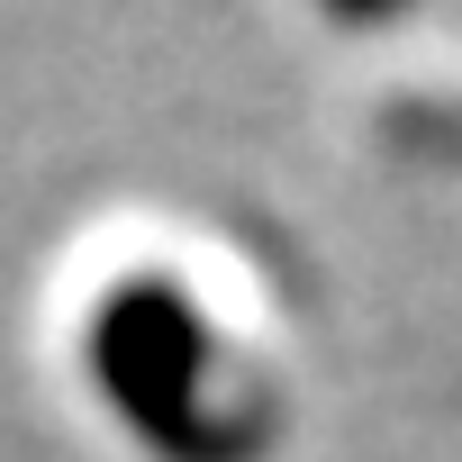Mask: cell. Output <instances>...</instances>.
<instances>
[{"label": "cell", "instance_id": "cell-1", "mask_svg": "<svg viewBox=\"0 0 462 462\" xmlns=\"http://www.w3.org/2000/svg\"><path fill=\"white\" fill-rule=\"evenodd\" d=\"M91 390L154 462H254L263 408L217 399V327L172 273H118L82 327Z\"/></svg>", "mask_w": 462, "mask_h": 462}, {"label": "cell", "instance_id": "cell-2", "mask_svg": "<svg viewBox=\"0 0 462 462\" xmlns=\"http://www.w3.org/2000/svg\"><path fill=\"white\" fill-rule=\"evenodd\" d=\"M390 145L426 154V163H462V100H399L390 109Z\"/></svg>", "mask_w": 462, "mask_h": 462}]
</instances>
